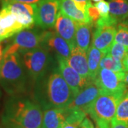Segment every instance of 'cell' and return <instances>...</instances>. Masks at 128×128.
Returning a JSON list of instances; mask_svg holds the SVG:
<instances>
[{
    "label": "cell",
    "instance_id": "obj_10",
    "mask_svg": "<svg viewBox=\"0 0 128 128\" xmlns=\"http://www.w3.org/2000/svg\"><path fill=\"white\" fill-rule=\"evenodd\" d=\"M57 61L60 73L66 82L68 84L76 96L92 82L90 80L82 77L76 70L69 66L66 59L60 56H57Z\"/></svg>",
    "mask_w": 128,
    "mask_h": 128
},
{
    "label": "cell",
    "instance_id": "obj_37",
    "mask_svg": "<svg viewBox=\"0 0 128 128\" xmlns=\"http://www.w3.org/2000/svg\"><path fill=\"white\" fill-rule=\"evenodd\" d=\"M0 128H15V127H12V126H7V125H3L2 124L0 126Z\"/></svg>",
    "mask_w": 128,
    "mask_h": 128
},
{
    "label": "cell",
    "instance_id": "obj_29",
    "mask_svg": "<svg viewBox=\"0 0 128 128\" xmlns=\"http://www.w3.org/2000/svg\"><path fill=\"white\" fill-rule=\"evenodd\" d=\"M80 128H95L93 124L92 123V122L90 120L89 118H88L87 117L85 119L82 120V122L80 124Z\"/></svg>",
    "mask_w": 128,
    "mask_h": 128
},
{
    "label": "cell",
    "instance_id": "obj_24",
    "mask_svg": "<svg viewBox=\"0 0 128 128\" xmlns=\"http://www.w3.org/2000/svg\"><path fill=\"white\" fill-rule=\"evenodd\" d=\"M114 41L123 45L128 50V26L122 23L117 24Z\"/></svg>",
    "mask_w": 128,
    "mask_h": 128
},
{
    "label": "cell",
    "instance_id": "obj_22",
    "mask_svg": "<svg viewBox=\"0 0 128 128\" xmlns=\"http://www.w3.org/2000/svg\"><path fill=\"white\" fill-rule=\"evenodd\" d=\"M100 68H106L115 72H125L122 61L114 59L110 54L102 56L100 63Z\"/></svg>",
    "mask_w": 128,
    "mask_h": 128
},
{
    "label": "cell",
    "instance_id": "obj_4",
    "mask_svg": "<svg viewBox=\"0 0 128 128\" xmlns=\"http://www.w3.org/2000/svg\"><path fill=\"white\" fill-rule=\"evenodd\" d=\"M126 91L115 92L101 90L99 96L86 110L92 119L96 122L99 120L111 122L114 119L120 102Z\"/></svg>",
    "mask_w": 128,
    "mask_h": 128
},
{
    "label": "cell",
    "instance_id": "obj_30",
    "mask_svg": "<svg viewBox=\"0 0 128 128\" xmlns=\"http://www.w3.org/2000/svg\"><path fill=\"white\" fill-rule=\"evenodd\" d=\"M98 128H111L110 122L105 120H99L96 122Z\"/></svg>",
    "mask_w": 128,
    "mask_h": 128
},
{
    "label": "cell",
    "instance_id": "obj_1",
    "mask_svg": "<svg viewBox=\"0 0 128 128\" xmlns=\"http://www.w3.org/2000/svg\"><path fill=\"white\" fill-rule=\"evenodd\" d=\"M44 110L34 98L9 96L2 113V124L18 128H41Z\"/></svg>",
    "mask_w": 128,
    "mask_h": 128
},
{
    "label": "cell",
    "instance_id": "obj_20",
    "mask_svg": "<svg viewBox=\"0 0 128 128\" xmlns=\"http://www.w3.org/2000/svg\"><path fill=\"white\" fill-rule=\"evenodd\" d=\"M105 55L102 51L93 46L89 48L88 51V64L89 70V78L92 81H95L98 71L100 70V63Z\"/></svg>",
    "mask_w": 128,
    "mask_h": 128
},
{
    "label": "cell",
    "instance_id": "obj_13",
    "mask_svg": "<svg viewBox=\"0 0 128 128\" xmlns=\"http://www.w3.org/2000/svg\"><path fill=\"white\" fill-rule=\"evenodd\" d=\"M116 26L114 25H107L96 27L92 36V46L104 54H108L110 46L114 42Z\"/></svg>",
    "mask_w": 128,
    "mask_h": 128
},
{
    "label": "cell",
    "instance_id": "obj_35",
    "mask_svg": "<svg viewBox=\"0 0 128 128\" xmlns=\"http://www.w3.org/2000/svg\"><path fill=\"white\" fill-rule=\"evenodd\" d=\"M3 54H4V50H3V48H2V46L0 43V62L3 58Z\"/></svg>",
    "mask_w": 128,
    "mask_h": 128
},
{
    "label": "cell",
    "instance_id": "obj_28",
    "mask_svg": "<svg viewBox=\"0 0 128 128\" xmlns=\"http://www.w3.org/2000/svg\"><path fill=\"white\" fill-rule=\"evenodd\" d=\"M111 128H128V124L113 119L110 122Z\"/></svg>",
    "mask_w": 128,
    "mask_h": 128
},
{
    "label": "cell",
    "instance_id": "obj_17",
    "mask_svg": "<svg viewBox=\"0 0 128 128\" xmlns=\"http://www.w3.org/2000/svg\"><path fill=\"white\" fill-rule=\"evenodd\" d=\"M66 108L44 110L41 128H60L66 120Z\"/></svg>",
    "mask_w": 128,
    "mask_h": 128
},
{
    "label": "cell",
    "instance_id": "obj_33",
    "mask_svg": "<svg viewBox=\"0 0 128 128\" xmlns=\"http://www.w3.org/2000/svg\"><path fill=\"white\" fill-rule=\"evenodd\" d=\"M122 64H123L125 72H128V53L122 60Z\"/></svg>",
    "mask_w": 128,
    "mask_h": 128
},
{
    "label": "cell",
    "instance_id": "obj_8",
    "mask_svg": "<svg viewBox=\"0 0 128 128\" xmlns=\"http://www.w3.org/2000/svg\"><path fill=\"white\" fill-rule=\"evenodd\" d=\"M125 72H115L106 68H100L94 82L106 92L127 91L124 82Z\"/></svg>",
    "mask_w": 128,
    "mask_h": 128
},
{
    "label": "cell",
    "instance_id": "obj_23",
    "mask_svg": "<svg viewBox=\"0 0 128 128\" xmlns=\"http://www.w3.org/2000/svg\"><path fill=\"white\" fill-rule=\"evenodd\" d=\"M114 119L128 124V90L120 102Z\"/></svg>",
    "mask_w": 128,
    "mask_h": 128
},
{
    "label": "cell",
    "instance_id": "obj_15",
    "mask_svg": "<svg viewBox=\"0 0 128 128\" xmlns=\"http://www.w3.org/2000/svg\"><path fill=\"white\" fill-rule=\"evenodd\" d=\"M66 60L69 66L76 70L82 77L90 80L89 78L87 52L76 46L72 48L70 56Z\"/></svg>",
    "mask_w": 128,
    "mask_h": 128
},
{
    "label": "cell",
    "instance_id": "obj_31",
    "mask_svg": "<svg viewBox=\"0 0 128 128\" xmlns=\"http://www.w3.org/2000/svg\"><path fill=\"white\" fill-rule=\"evenodd\" d=\"M21 2L25 4H36L38 3L41 0H2V2Z\"/></svg>",
    "mask_w": 128,
    "mask_h": 128
},
{
    "label": "cell",
    "instance_id": "obj_5",
    "mask_svg": "<svg viewBox=\"0 0 128 128\" xmlns=\"http://www.w3.org/2000/svg\"><path fill=\"white\" fill-rule=\"evenodd\" d=\"M20 54L32 82H37L51 70L52 58L50 51L44 46H41Z\"/></svg>",
    "mask_w": 128,
    "mask_h": 128
},
{
    "label": "cell",
    "instance_id": "obj_34",
    "mask_svg": "<svg viewBox=\"0 0 128 128\" xmlns=\"http://www.w3.org/2000/svg\"><path fill=\"white\" fill-rule=\"evenodd\" d=\"M124 82L126 86V90H128V72H125L124 78Z\"/></svg>",
    "mask_w": 128,
    "mask_h": 128
},
{
    "label": "cell",
    "instance_id": "obj_7",
    "mask_svg": "<svg viewBox=\"0 0 128 128\" xmlns=\"http://www.w3.org/2000/svg\"><path fill=\"white\" fill-rule=\"evenodd\" d=\"M2 7L9 9L24 29L31 28L36 25L37 14V4H36L3 1Z\"/></svg>",
    "mask_w": 128,
    "mask_h": 128
},
{
    "label": "cell",
    "instance_id": "obj_38",
    "mask_svg": "<svg viewBox=\"0 0 128 128\" xmlns=\"http://www.w3.org/2000/svg\"><path fill=\"white\" fill-rule=\"evenodd\" d=\"M92 2H96V3H97V2H100V1H102V0H92Z\"/></svg>",
    "mask_w": 128,
    "mask_h": 128
},
{
    "label": "cell",
    "instance_id": "obj_3",
    "mask_svg": "<svg viewBox=\"0 0 128 128\" xmlns=\"http://www.w3.org/2000/svg\"><path fill=\"white\" fill-rule=\"evenodd\" d=\"M30 81L19 53L4 56L0 62V85L9 96L26 95Z\"/></svg>",
    "mask_w": 128,
    "mask_h": 128
},
{
    "label": "cell",
    "instance_id": "obj_19",
    "mask_svg": "<svg viewBox=\"0 0 128 128\" xmlns=\"http://www.w3.org/2000/svg\"><path fill=\"white\" fill-rule=\"evenodd\" d=\"M92 27V26L90 23L83 24L77 22L76 32V46L87 53L90 44Z\"/></svg>",
    "mask_w": 128,
    "mask_h": 128
},
{
    "label": "cell",
    "instance_id": "obj_32",
    "mask_svg": "<svg viewBox=\"0 0 128 128\" xmlns=\"http://www.w3.org/2000/svg\"><path fill=\"white\" fill-rule=\"evenodd\" d=\"M80 125L77 124L70 123L68 122H64V123L61 124L60 128H80Z\"/></svg>",
    "mask_w": 128,
    "mask_h": 128
},
{
    "label": "cell",
    "instance_id": "obj_16",
    "mask_svg": "<svg viewBox=\"0 0 128 128\" xmlns=\"http://www.w3.org/2000/svg\"><path fill=\"white\" fill-rule=\"evenodd\" d=\"M0 28L4 34L5 38L13 36L24 29L14 14L5 7H2L0 11Z\"/></svg>",
    "mask_w": 128,
    "mask_h": 128
},
{
    "label": "cell",
    "instance_id": "obj_2",
    "mask_svg": "<svg viewBox=\"0 0 128 128\" xmlns=\"http://www.w3.org/2000/svg\"><path fill=\"white\" fill-rule=\"evenodd\" d=\"M36 84L34 98L40 104L43 110L66 108L76 97L58 68L54 67Z\"/></svg>",
    "mask_w": 128,
    "mask_h": 128
},
{
    "label": "cell",
    "instance_id": "obj_27",
    "mask_svg": "<svg viewBox=\"0 0 128 128\" xmlns=\"http://www.w3.org/2000/svg\"><path fill=\"white\" fill-rule=\"evenodd\" d=\"M75 3V4L76 5L77 8L79 9L80 11H82V12L86 13V9H87L88 5L91 3V0H73Z\"/></svg>",
    "mask_w": 128,
    "mask_h": 128
},
{
    "label": "cell",
    "instance_id": "obj_6",
    "mask_svg": "<svg viewBox=\"0 0 128 128\" xmlns=\"http://www.w3.org/2000/svg\"><path fill=\"white\" fill-rule=\"evenodd\" d=\"M44 32L36 29H24L14 35L12 42L4 50L3 57L15 53L22 54L42 46Z\"/></svg>",
    "mask_w": 128,
    "mask_h": 128
},
{
    "label": "cell",
    "instance_id": "obj_21",
    "mask_svg": "<svg viewBox=\"0 0 128 128\" xmlns=\"http://www.w3.org/2000/svg\"><path fill=\"white\" fill-rule=\"evenodd\" d=\"M110 15L118 24L128 18V0H109Z\"/></svg>",
    "mask_w": 128,
    "mask_h": 128
},
{
    "label": "cell",
    "instance_id": "obj_18",
    "mask_svg": "<svg viewBox=\"0 0 128 128\" xmlns=\"http://www.w3.org/2000/svg\"><path fill=\"white\" fill-rule=\"evenodd\" d=\"M59 9L65 15L69 16L78 23H90V18L86 13L82 12L77 8L73 0H58Z\"/></svg>",
    "mask_w": 128,
    "mask_h": 128
},
{
    "label": "cell",
    "instance_id": "obj_26",
    "mask_svg": "<svg viewBox=\"0 0 128 128\" xmlns=\"http://www.w3.org/2000/svg\"><path fill=\"white\" fill-rule=\"evenodd\" d=\"M87 14L88 17L90 18V22L92 26H96V24L98 22V20L100 18V14L98 10L97 9L94 4L92 3L88 5L87 9H86Z\"/></svg>",
    "mask_w": 128,
    "mask_h": 128
},
{
    "label": "cell",
    "instance_id": "obj_9",
    "mask_svg": "<svg viewBox=\"0 0 128 128\" xmlns=\"http://www.w3.org/2000/svg\"><path fill=\"white\" fill-rule=\"evenodd\" d=\"M59 4L58 0H41L37 4L36 25L43 29L55 26Z\"/></svg>",
    "mask_w": 128,
    "mask_h": 128
},
{
    "label": "cell",
    "instance_id": "obj_36",
    "mask_svg": "<svg viewBox=\"0 0 128 128\" xmlns=\"http://www.w3.org/2000/svg\"><path fill=\"white\" fill-rule=\"evenodd\" d=\"M120 23L123 24H124L125 26H128V18H126V19H124V21H122V22H120Z\"/></svg>",
    "mask_w": 128,
    "mask_h": 128
},
{
    "label": "cell",
    "instance_id": "obj_12",
    "mask_svg": "<svg viewBox=\"0 0 128 128\" xmlns=\"http://www.w3.org/2000/svg\"><path fill=\"white\" fill-rule=\"evenodd\" d=\"M77 22L65 15L60 11L58 12L56 21L55 28L56 33L64 38L73 48L76 46V32Z\"/></svg>",
    "mask_w": 128,
    "mask_h": 128
},
{
    "label": "cell",
    "instance_id": "obj_39",
    "mask_svg": "<svg viewBox=\"0 0 128 128\" xmlns=\"http://www.w3.org/2000/svg\"><path fill=\"white\" fill-rule=\"evenodd\" d=\"M1 96H2V92H1V90H0V100H1Z\"/></svg>",
    "mask_w": 128,
    "mask_h": 128
},
{
    "label": "cell",
    "instance_id": "obj_14",
    "mask_svg": "<svg viewBox=\"0 0 128 128\" xmlns=\"http://www.w3.org/2000/svg\"><path fill=\"white\" fill-rule=\"evenodd\" d=\"M101 90H102L96 85V82L92 81L75 97L67 108L80 109L86 112L88 108L99 96Z\"/></svg>",
    "mask_w": 128,
    "mask_h": 128
},
{
    "label": "cell",
    "instance_id": "obj_11",
    "mask_svg": "<svg viewBox=\"0 0 128 128\" xmlns=\"http://www.w3.org/2000/svg\"><path fill=\"white\" fill-rule=\"evenodd\" d=\"M42 46L66 60L70 57L72 50L68 43L54 32H44Z\"/></svg>",
    "mask_w": 128,
    "mask_h": 128
},
{
    "label": "cell",
    "instance_id": "obj_25",
    "mask_svg": "<svg viewBox=\"0 0 128 128\" xmlns=\"http://www.w3.org/2000/svg\"><path fill=\"white\" fill-rule=\"evenodd\" d=\"M128 53V49L122 44L117 42H113L108 50V54H110L114 59L122 61L125 56Z\"/></svg>",
    "mask_w": 128,
    "mask_h": 128
}]
</instances>
